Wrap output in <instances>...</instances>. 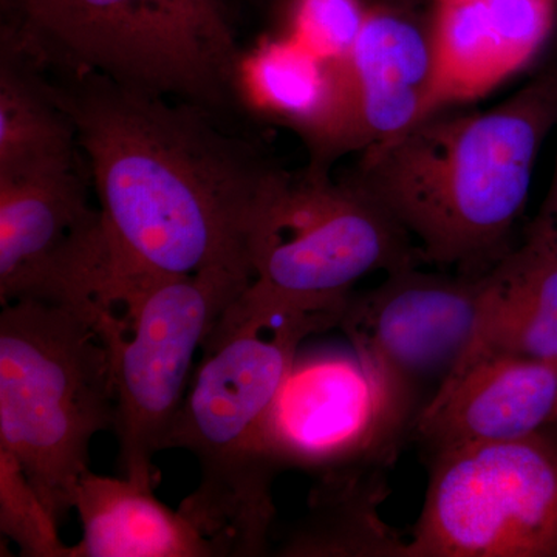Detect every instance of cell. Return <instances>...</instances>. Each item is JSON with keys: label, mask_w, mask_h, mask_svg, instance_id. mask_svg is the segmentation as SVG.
Returning a JSON list of instances; mask_svg holds the SVG:
<instances>
[{"label": "cell", "mask_w": 557, "mask_h": 557, "mask_svg": "<svg viewBox=\"0 0 557 557\" xmlns=\"http://www.w3.org/2000/svg\"><path fill=\"white\" fill-rule=\"evenodd\" d=\"M386 2L397 3V5L403 7H412V9H417L421 2H434V0H386Z\"/></svg>", "instance_id": "23"}, {"label": "cell", "mask_w": 557, "mask_h": 557, "mask_svg": "<svg viewBox=\"0 0 557 557\" xmlns=\"http://www.w3.org/2000/svg\"><path fill=\"white\" fill-rule=\"evenodd\" d=\"M483 295L485 273L448 276L405 267L351 295L338 327L418 418L474 343Z\"/></svg>", "instance_id": "11"}, {"label": "cell", "mask_w": 557, "mask_h": 557, "mask_svg": "<svg viewBox=\"0 0 557 557\" xmlns=\"http://www.w3.org/2000/svg\"><path fill=\"white\" fill-rule=\"evenodd\" d=\"M101 318L44 300L0 314V453L60 525L90 471L95 435L115 428L116 391Z\"/></svg>", "instance_id": "4"}, {"label": "cell", "mask_w": 557, "mask_h": 557, "mask_svg": "<svg viewBox=\"0 0 557 557\" xmlns=\"http://www.w3.org/2000/svg\"><path fill=\"white\" fill-rule=\"evenodd\" d=\"M27 54L2 40L0 177H20L81 163L75 121L57 84Z\"/></svg>", "instance_id": "19"}, {"label": "cell", "mask_w": 557, "mask_h": 557, "mask_svg": "<svg viewBox=\"0 0 557 557\" xmlns=\"http://www.w3.org/2000/svg\"><path fill=\"white\" fill-rule=\"evenodd\" d=\"M351 152L386 145L437 112L431 17L412 7H370L346 61Z\"/></svg>", "instance_id": "12"}, {"label": "cell", "mask_w": 557, "mask_h": 557, "mask_svg": "<svg viewBox=\"0 0 557 557\" xmlns=\"http://www.w3.org/2000/svg\"><path fill=\"white\" fill-rule=\"evenodd\" d=\"M417 416L354 347L299 348L267 413L263 438L278 471L317 478L391 467Z\"/></svg>", "instance_id": "9"}, {"label": "cell", "mask_w": 557, "mask_h": 557, "mask_svg": "<svg viewBox=\"0 0 557 557\" xmlns=\"http://www.w3.org/2000/svg\"><path fill=\"white\" fill-rule=\"evenodd\" d=\"M327 329L329 319L296 318L273 325L270 336L269 329L244 330L203 348L164 450H189L199 461V486L178 511L218 557L269 553L281 471L265 448L267 413L302 341Z\"/></svg>", "instance_id": "3"}, {"label": "cell", "mask_w": 557, "mask_h": 557, "mask_svg": "<svg viewBox=\"0 0 557 557\" xmlns=\"http://www.w3.org/2000/svg\"><path fill=\"white\" fill-rule=\"evenodd\" d=\"M222 0H9L2 39L60 78L97 73L218 110L242 51Z\"/></svg>", "instance_id": "5"}, {"label": "cell", "mask_w": 557, "mask_h": 557, "mask_svg": "<svg viewBox=\"0 0 557 557\" xmlns=\"http://www.w3.org/2000/svg\"><path fill=\"white\" fill-rule=\"evenodd\" d=\"M432 9L437 112L518 75L557 28V0H434Z\"/></svg>", "instance_id": "14"}, {"label": "cell", "mask_w": 557, "mask_h": 557, "mask_svg": "<svg viewBox=\"0 0 557 557\" xmlns=\"http://www.w3.org/2000/svg\"><path fill=\"white\" fill-rule=\"evenodd\" d=\"M406 557H557V428L432 456Z\"/></svg>", "instance_id": "8"}, {"label": "cell", "mask_w": 557, "mask_h": 557, "mask_svg": "<svg viewBox=\"0 0 557 557\" xmlns=\"http://www.w3.org/2000/svg\"><path fill=\"white\" fill-rule=\"evenodd\" d=\"M557 126V67L496 108L438 110L361 153L351 182L417 242L424 263L486 273L511 248L534 166Z\"/></svg>", "instance_id": "2"}, {"label": "cell", "mask_w": 557, "mask_h": 557, "mask_svg": "<svg viewBox=\"0 0 557 557\" xmlns=\"http://www.w3.org/2000/svg\"><path fill=\"white\" fill-rule=\"evenodd\" d=\"M537 218L552 230L557 239V159L555 174H553L552 188H549L547 200L539 212Z\"/></svg>", "instance_id": "22"}, {"label": "cell", "mask_w": 557, "mask_h": 557, "mask_svg": "<svg viewBox=\"0 0 557 557\" xmlns=\"http://www.w3.org/2000/svg\"><path fill=\"white\" fill-rule=\"evenodd\" d=\"M361 0H292L285 35L324 60L346 61L364 28Z\"/></svg>", "instance_id": "21"}, {"label": "cell", "mask_w": 557, "mask_h": 557, "mask_svg": "<svg viewBox=\"0 0 557 557\" xmlns=\"http://www.w3.org/2000/svg\"><path fill=\"white\" fill-rule=\"evenodd\" d=\"M555 428H557V406H556Z\"/></svg>", "instance_id": "24"}, {"label": "cell", "mask_w": 557, "mask_h": 557, "mask_svg": "<svg viewBox=\"0 0 557 557\" xmlns=\"http://www.w3.org/2000/svg\"><path fill=\"white\" fill-rule=\"evenodd\" d=\"M557 362L491 355L457 369L421 410L412 437L432 453L555 428Z\"/></svg>", "instance_id": "13"}, {"label": "cell", "mask_w": 557, "mask_h": 557, "mask_svg": "<svg viewBox=\"0 0 557 557\" xmlns=\"http://www.w3.org/2000/svg\"><path fill=\"white\" fill-rule=\"evenodd\" d=\"M3 2H9V0H3Z\"/></svg>", "instance_id": "25"}, {"label": "cell", "mask_w": 557, "mask_h": 557, "mask_svg": "<svg viewBox=\"0 0 557 557\" xmlns=\"http://www.w3.org/2000/svg\"><path fill=\"white\" fill-rule=\"evenodd\" d=\"M54 84L100 201L112 307L152 278L208 270L255 278L296 175L207 106L97 73Z\"/></svg>", "instance_id": "1"}, {"label": "cell", "mask_w": 557, "mask_h": 557, "mask_svg": "<svg viewBox=\"0 0 557 557\" xmlns=\"http://www.w3.org/2000/svg\"><path fill=\"white\" fill-rule=\"evenodd\" d=\"M386 468L375 465L318 478L306 515L289 530L276 555L406 557L408 541L381 516L387 496Z\"/></svg>", "instance_id": "18"}, {"label": "cell", "mask_w": 557, "mask_h": 557, "mask_svg": "<svg viewBox=\"0 0 557 557\" xmlns=\"http://www.w3.org/2000/svg\"><path fill=\"white\" fill-rule=\"evenodd\" d=\"M58 525L20 465L0 453V530L17 544L22 556L72 557V547L62 544Z\"/></svg>", "instance_id": "20"}, {"label": "cell", "mask_w": 557, "mask_h": 557, "mask_svg": "<svg viewBox=\"0 0 557 557\" xmlns=\"http://www.w3.org/2000/svg\"><path fill=\"white\" fill-rule=\"evenodd\" d=\"M153 490L124 475L87 471L73 498L83 537L72 557H215L200 531Z\"/></svg>", "instance_id": "17"}, {"label": "cell", "mask_w": 557, "mask_h": 557, "mask_svg": "<svg viewBox=\"0 0 557 557\" xmlns=\"http://www.w3.org/2000/svg\"><path fill=\"white\" fill-rule=\"evenodd\" d=\"M421 263L409 234L357 183L306 171L296 175L278 211L255 278L220 318L205 347L296 318H327L338 327L359 278Z\"/></svg>", "instance_id": "6"}, {"label": "cell", "mask_w": 557, "mask_h": 557, "mask_svg": "<svg viewBox=\"0 0 557 557\" xmlns=\"http://www.w3.org/2000/svg\"><path fill=\"white\" fill-rule=\"evenodd\" d=\"M234 91L252 113L299 135L310 174L330 175L333 163L351 152L344 61L324 60L285 33L269 36L240 53Z\"/></svg>", "instance_id": "15"}, {"label": "cell", "mask_w": 557, "mask_h": 557, "mask_svg": "<svg viewBox=\"0 0 557 557\" xmlns=\"http://www.w3.org/2000/svg\"><path fill=\"white\" fill-rule=\"evenodd\" d=\"M491 355L557 362V239L539 218L486 271L478 333L457 369Z\"/></svg>", "instance_id": "16"}, {"label": "cell", "mask_w": 557, "mask_h": 557, "mask_svg": "<svg viewBox=\"0 0 557 557\" xmlns=\"http://www.w3.org/2000/svg\"><path fill=\"white\" fill-rule=\"evenodd\" d=\"M252 278L228 270L143 282L100 327L112 358L115 432L124 478L157 486L164 450L193 381L194 358Z\"/></svg>", "instance_id": "7"}, {"label": "cell", "mask_w": 557, "mask_h": 557, "mask_svg": "<svg viewBox=\"0 0 557 557\" xmlns=\"http://www.w3.org/2000/svg\"><path fill=\"white\" fill-rule=\"evenodd\" d=\"M83 161L0 177V304L44 300L100 319L109 302L110 251Z\"/></svg>", "instance_id": "10"}]
</instances>
